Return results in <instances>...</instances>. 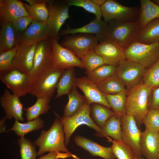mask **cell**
Here are the masks:
<instances>
[{"instance_id":"1","label":"cell","mask_w":159,"mask_h":159,"mask_svg":"<svg viewBox=\"0 0 159 159\" xmlns=\"http://www.w3.org/2000/svg\"><path fill=\"white\" fill-rule=\"evenodd\" d=\"M153 90L140 82L135 87L127 90L126 115L133 116L139 128L150 110L149 101Z\"/></svg>"},{"instance_id":"2","label":"cell","mask_w":159,"mask_h":159,"mask_svg":"<svg viewBox=\"0 0 159 159\" xmlns=\"http://www.w3.org/2000/svg\"><path fill=\"white\" fill-rule=\"evenodd\" d=\"M50 128L42 130L40 136L33 143L39 147L37 155L41 156L47 152L69 153L65 146L64 133L61 120L57 116Z\"/></svg>"},{"instance_id":"3","label":"cell","mask_w":159,"mask_h":159,"mask_svg":"<svg viewBox=\"0 0 159 159\" xmlns=\"http://www.w3.org/2000/svg\"><path fill=\"white\" fill-rule=\"evenodd\" d=\"M140 30L137 21L126 22L113 20L107 22V38L125 49L137 41Z\"/></svg>"},{"instance_id":"4","label":"cell","mask_w":159,"mask_h":159,"mask_svg":"<svg viewBox=\"0 0 159 159\" xmlns=\"http://www.w3.org/2000/svg\"><path fill=\"white\" fill-rule=\"evenodd\" d=\"M52 55L51 36L36 44L33 66L29 73L32 81V85L39 81L52 68Z\"/></svg>"},{"instance_id":"5","label":"cell","mask_w":159,"mask_h":159,"mask_svg":"<svg viewBox=\"0 0 159 159\" xmlns=\"http://www.w3.org/2000/svg\"><path fill=\"white\" fill-rule=\"evenodd\" d=\"M126 59L149 68L159 59V43L136 42L125 49Z\"/></svg>"},{"instance_id":"6","label":"cell","mask_w":159,"mask_h":159,"mask_svg":"<svg viewBox=\"0 0 159 159\" xmlns=\"http://www.w3.org/2000/svg\"><path fill=\"white\" fill-rule=\"evenodd\" d=\"M90 106L87 102L74 115L69 117H60L54 112L56 116L62 121L64 133L65 146L68 145L70 138L76 129L81 125H85L95 130L96 132L101 131V128L94 122L90 115Z\"/></svg>"},{"instance_id":"7","label":"cell","mask_w":159,"mask_h":159,"mask_svg":"<svg viewBox=\"0 0 159 159\" xmlns=\"http://www.w3.org/2000/svg\"><path fill=\"white\" fill-rule=\"evenodd\" d=\"M104 21L108 22L113 20L126 22L137 21L140 9L137 7L123 6L116 1L107 0L101 6Z\"/></svg>"},{"instance_id":"8","label":"cell","mask_w":159,"mask_h":159,"mask_svg":"<svg viewBox=\"0 0 159 159\" xmlns=\"http://www.w3.org/2000/svg\"><path fill=\"white\" fill-rule=\"evenodd\" d=\"M98 41L94 34L79 33L65 35L61 45L71 50L80 59L87 52L93 50Z\"/></svg>"},{"instance_id":"9","label":"cell","mask_w":159,"mask_h":159,"mask_svg":"<svg viewBox=\"0 0 159 159\" xmlns=\"http://www.w3.org/2000/svg\"><path fill=\"white\" fill-rule=\"evenodd\" d=\"M0 80L13 95L21 97L30 93L32 84L29 74L16 69L0 74Z\"/></svg>"},{"instance_id":"10","label":"cell","mask_w":159,"mask_h":159,"mask_svg":"<svg viewBox=\"0 0 159 159\" xmlns=\"http://www.w3.org/2000/svg\"><path fill=\"white\" fill-rule=\"evenodd\" d=\"M122 140L132 149L135 156L142 158L140 139L142 132L132 115L120 117Z\"/></svg>"},{"instance_id":"11","label":"cell","mask_w":159,"mask_h":159,"mask_svg":"<svg viewBox=\"0 0 159 159\" xmlns=\"http://www.w3.org/2000/svg\"><path fill=\"white\" fill-rule=\"evenodd\" d=\"M49 14L46 22L50 36L58 41L60 29L67 19L70 18L69 7L64 0L55 1L53 4L47 3Z\"/></svg>"},{"instance_id":"12","label":"cell","mask_w":159,"mask_h":159,"mask_svg":"<svg viewBox=\"0 0 159 159\" xmlns=\"http://www.w3.org/2000/svg\"><path fill=\"white\" fill-rule=\"evenodd\" d=\"M145 69L138 63L126 59L120 62L115 74L124 83L128 90L140 83Z\"/></svg>"},{"instance_id":"13","label":"cell","mask_w":159,"mask_h":159,"mask_svg":"<svg viewBox=\"0 0 159 159\" xmlns=\"http://www.w3.org/2000/svg\"><path fill=\"white\" fill-rule=\"evenodd\" d=\"M64 71L51 68L39 81L32 85L30 93L37 98H51Z\"/></svg>"},{"instance_id":"14","label":"cell","mask_w":159,"mask_h":159,"mask_svg":"<svg viewBox=\"0 0 159 159\" xmlns=\"http://www.w3.org/2000/svg\"><path fill=\"white\" fill-rule=\"evenodd\" d=\"M52 68L64 70L74 67L83 69L80 59L72 51L62 46L52 37Z\"/></svg>"},{"instance_id":"15","label":"cell","mask_w":159,"mask_h":159,"mask_svg":"<svg viewBox=\"0 0 159 159\" xmlns=\"http://www.w3.org/2000/svg\"><path fill=\"white\" fill-rule=\"evenodd\" d=\"M93 50L102 58L105 64L117 67L121 61L126 59L125 49L107 38L98 44Z\"/></svg>"},{"instance_id":"16","label":"cell","mask_w":159,"mask_h":159,"mask_svg":"<svg viewBox=\"0 0 159 159\" xmlns=\"http://www.w3.org/2000/svg\"><path fill=\"white\" fill-rule=\"evenodd\" d=\"M36 44L30 46H24L19 43L17 44L11 69H17L27 74L30 72L33 65Z\"/></svg>"},{"instance_id":"17","label":"cell","mask_w":159,"mask_h":159,"mask_svg":"<svg viewBox=\"0 0 159 159\" xmlns=\"http://www.w3.org/2000/svg\"><path fill=\"white\" fill-rule=\"evenodd\" d=\"M75 86L83 92L89 105L96 103L110 108L105 95L100 90L96 84L90 81L87 77L76 78Z\"/></svg>"},{"instance_id":"18","label":"cell","mask_w":159,"mask_h":159,"mask_svg":"<svg viewBox=\"0 0 159 159\" xmlns=\"http://www.w3.org/2000/svg\"><path fill=\"white\" fill-rule=\"evenodd\" d=\"M107 22L102 19L97 20L95 18L89 23L82 27L72 29L67 27L60 31L59 36L73 34L82 33L94 34L100 43L107 38Z\"/></svg>"},{"instance_id":"19","label":"cell","mask_w":159,"mask_h":159,"mask_svg":"<svg viewBox=\"0 0 159 159\" xmlns=\"http://www.w3.org/2000/svg\"><path fill=\"white\" fill-rule=\"evenodd\" d=\"M51 36L46 23L33 20L27 29L19 36V42L30 46Z\"/></svg>"},{"instance_id":"20","label":"cell","mask_w":159,"mask_h":159,"mask_svg":"<svg viewBox=\"0 0 159 159\" xmlns=\"http://www.w3.org/2000/svg\"><path fill=\"white\" fill-rule=\"evenodd\" d=\"M19 97L10 93L5 89L0 98V103L6 114L7 119H11L14 117L15 120L24 122L23 105L20 100Z\"/></svg>"},{"instance_id":"21","label":"cell","mask_w":159,"mask_h":159,"mask_svg":"<svg viewBox=\"0 0 159 159\" xmlns=\"http://www.w3.org/2000/svg\"><path fill=\"white\" fill-rule=\"evenodd\" d=\"M23 16H31L26 11L24 3L18 0H0V21L11 22Z\"/></svg>"},{"instance_id":"22","label":"cell","mask_w":159,"mask_h":159,"mask_svg":"<svg viewBox=\"0 0 159 159\" xmlns=\"http://www.w3.org/2000/svg\"><path fill=\"white\" fill-rule=\"evenodd\" d=\"M140 144L143 156L146 159H157L159 155V133L145 130L142 132Z\"/></svg>"},{"instance_id":"23","label":"cell","mask_w":159,"mask_h":159,"mask_svg":"<svg viewBox=\"0 0 159 159\" xmlns=\"http://www.w3.org/2000/svg\"><path fill=\"white\" fill-rule=\"evenodd\" d=\"M74 141L77 146L88 151L92 156H100L104 159L116 158L111 147L103 146L88 138L80 135H75Z\"/></svg>"},{"instance_id":"24","label":"cell","mask_w":159,"mask_h":159,"mask_svg":"<svg viewBox=\"0 0 159 159\" xmlns=\"http://www.w3.org/2000/svg\"><path fill=\"white\" fill-rule=\"evenodd\" d=\"M0 53L8 51L16 46L19 36L14 30L11 22H0Z\"/></svg>"},{"instance_id":"25","label":"cell","mask_w":159,"mask_h":159,"mask_svg":"<svg viewBox=\"0 0 159 159\" xmlns=\"http://www.w3.org/2000/svg\"><path fill=\"white\" fill-rule=\"evenodd\" d=\"M137 21L141 30L152 20L159 17V5L152 0H140Z\"/></svg>"},{"instance_id":"26","label":"cell","mask_w":159,"mask_h":159,"mask_svg":"<svg viewBox=\"0 0 159 159\" xmlns=\"http://www.w3.org/2000/svg\"><path fill=\"white\" fill-rule=\"evenodd\" d=\"M94 135L96 137L110 136L114 140H122L120 116L116 114L111 116L101 128V131L96 132Z\"/></svg>"},{"instance_id":"27","label":"cell","mask_w":159,"mask_h":159,"mask_svg":"<svg viewBox=\"0 0 159 159\" xmlns=\"http://www.w3.org/2000/svg\"><path fill=\"white\" fill-rule=\"evenodd\" d=\"M137 42L145 44L159 43V17L150 22L140 30Z\"/></svg>"},{"instance_id":"28","label":"cell","mask_w":159,"mask_h":159,"mask_svg":"<svg viewBox=\"0 0 159 159\" xmlns=\"http://www.w3.org/2000/svg\"><path fill=\"white\" fill-rule=\"evenodd\" d=\"M75 72L74 67L64 70L57 83V94L54 97L57 99L62 96L68 95L75 86Z\"/></svg>"},{"instance_id":"29","label":"cell","mask_w":159,"mask_h":159,"mask_svg":"<svg viewBox=\"0 0 159 159\" xmlns=\"http://www.w3.org/2000/svg\"><path fill=\"white\" fill-rule=\"evenodd\" d=\"M75 86L68 95V102L64 108L62 116L64 117H71L76 114L87 102L85 96L80 94Z\"/></svg>"},{"instance_id":"30","label":"cell","mask_w":159,"mask_h":159,"mask_svg":"<svg viewBox=\"0 0 159 159\" xmlns=\"http://www.w3.org/2000/svg\"><path fill=\"white\" fill-rule=\"evenodd\" d=\"M115 114L110 108L100 104L93 103L90 106V117L95 124L100 128L110 117Z\"/></svg>"},{"instance_id":"31","label":"cell","mask_w":159,"mask_h":159,"mask_svg":"<svg viewBox=\"0 0 159 159\" xmlns=\"http://www.w3.org/2000/svg\"><path fill=\"white\" fill-rule=\"evenodd\" d=\"M95 84L100 90L104 94L114 95L127 90L124 83L115 74Z\"/></svg>"},{"instance_id":"32","label":"cell","mask_w":159,"mask_h":159,"mask_svg":"<svg viewBox=\"0 0 159 159\" xmlns=\"http://www.w3.org/2000/svg\"><path fill=\"white\" fill-rule=\"evenodd\" d=\"M44 122L41 118H38L25 123H20L18 120H15L12 127L6 131H14L16 135L18 136L24 137V135L33 131L40 130L43 128Z\"/></svg>"},{"instance_id":"33","label":"cell","mask_w":159,"mask_h":159,"mask_svg":"<svg viewBox=\"0 0 159 159\" xmlns=\"http://www.w3.org/2000/svg\"><path fill=\"white\" fill-rule=\"evenodd\" d=\"M51 99L48 98H37L34 105L25 109L27 122L37 118L40 115L47 113L50 108L49 103Z\"/></svg>"},{"instance_id":"34","label":"cell","mask_w":159,"mask_h":159,"mask_svg":"<svg viewBox=\"0 0 159 159\" xmlns=\"http://www.w3.org/2000/svg\"><path fill=\"white\" fill-rule=\"evenodd\" d=\"M127 91V90L114 95L105 94L110 108L120 117L126 115Z\"/></svg>"},{"instance_id":"35","label":"cell","mask_w":159,"mask_h":159,"mask_svg":"<svg viewBox=\"0 0 159 159\" xmlns=\"http://www.w3.org/2000/svg\"><path fill=\"white\" fill-rule=\"evenodd\" d=\"M47 2L35 4L31 6L24 3V6L33 20L38 22L46 23L49 14Z\"/></svg>"},{"instance_id":"36","label":"cell","mask_w":159,"mask_h":159,"mask_svg":"<svg viewBox=\"0 0 159 159\" xmlns=\"http://www.w3.org/2000/svg\"><path fill=\"white\" fill-rule=\"evenodd\" d=\"M117 67L111 65L104 64L90 73H86L87 77L96 84L101 82L115 74Z\"/></svg>"},{"instance_id":"37","label":"cell","mask_w":159,"mask_h":159,"mask_svg":"<svg viewBox=\"0 0 159 159\" xmlns=\"http://www.w3.org/2000/svg\"><path fill=\"white\" fill-rule=\"evenodd\" d=\"M86 73H90L98 67L105 64L102 58L93 50L85 53L80 59Z\"/></svg>"},{"instance_id":"38","label":"cell","mask_w":159,"mask_h":159,"mask_svg":"<svg viewBox=\"0 0 159 159\" xmlns=\"http://www.w3.org/2000/svg\"><path fill=\"white\" fill-rule=\"evenodd\" d=\"M112 152L117 159H135V155L132 148L122 140H112Z\"/></svg>"},{"instance_id":"39","label":"cell","mask_w":159,"mask_h":159,"mask_svg":"<svg viewBox=\"0 0 159 159\" xmlns=\"http://www.w3.org/2000/svg\"><path fill=\"white\" fill-rule=\"evenodd\" d=\"M69 7L71 6L82 7L87 11L94 14L97 20L101 19L102 15L101 6L94 3L92 0H64Z\"/></svg>"},{"instance_id":"40","label":"cell","mask_w":159,"mask_h":159,"mask_svg":"<svg viewBox=\"0 0 159 159\" xmlns=\"http://www.w3.org/2000/svg\"><path fill=\"white\" fill-rule=\"evenodd\" d=\"M142 79V83L153 89L159 87V59L145 70Z\"/></svg>"},{"instance_id":"41","label":"cell","mask_w":159,"mask_h":159,"mask_svg":"<svg viewBox=\"0 0 159 159\" xmlns=\"http://www.w3.org/2000/svg\"><path fill=\"white\" fill-rule=\"evenodd\" d=\"M21 159H36V147L28 139L21 137L18 140Z\"/></svg>"},{"instance_id":"42","label":"cell","mask_w":159,"mask_h":159,"mask_svg":"<svg viewBox=\"0 0 159 159\" xmlns=\"http://www.w3.org/2000/svg\"><path fill=\"white\" fill-rule=\"evenodd\" d=\"M142 122L145 130L159 133V109H150Z\"/></svg>"},{"instance_id":"43","label":"cell","mask_w":159,"mask_h":159,"mask_svg":"<svg viewBox=\"0 0 159 159\" xmlns=\"http://www.w3.org/2000/svg\"><path fill=\"white\" fill-rule=\"evenodd\" d=\"M16 50V46L8 51L0 53V74L6 73L11 70L12 61Z\"/></svg>"},{"instance_id":"44","label":"cell","mask_w":159,"mask_h":159,"mask_svg":"<svg viewBox=\"0 0 159 159\" xmlns=\"http://www.w3.org/2000/svg\"><path fill=\"white\" fill-rule=\"evenodd\" d=\"M33 20L31 16H23L15 19L11 23L14 30L20 36L30 26Z\"/></svg>"},{"instance_id":"45","label":"cell","mask_w":159,"mask_h":159,"mask_svg":"<svg viewBox=\"0 0 159 159\" xmlns=\"http://www.w3.org/2000/svg\"><path fill=\"white\" fill-rule=\"evenodd\" d=\"M149 108L150 110L159 109V87L152 90L149 101Z\"/></svg>"},{"instance_id":"46","label":"cell","mask_w":159,"mask_h":159,"mask_svg":"<svg viewBox=\"0 0 159 159\" xmlns=\"http://www.w3.org/2000/svg\"><path fill=\"white\" fill-rule=\"evenodd\" d=\"M75 155L69 153H63L57 151L49 152L47 154L41 156L38 159H65L73 157Z\"/></svg>"},{"instance_id":"47","label":"cell","mask_w":159,"mask_h":159,"mask_svg":"<svg viewBox=\"0 0 159 159\" xmlns=\"http://www.w3.org/2000/svg\"><path fill=\"white\" fill-rule=\"evenodd\" d=\"M27 1L29 4L32 6L35 4H40L44 2H47V4L49 5L52 4H53L55 0H25Z\"/></svg>"},{"instance_id":"48","label":"cell","mask_w":159,"mask_h":159,"mask_svg":"<svg viewBox=\"0 0 159 159\" xmlns=\"http://www.w3.org/2000/svg\"><path fill=\"white\" fill-rule=\"evenodd\" d=\"M7 118L6 117H4L0 119V133L4 132H6V125L4 123L6 122Z\"/></svg>"},{"instance_id":"49","label":"cell","mask_w":159,"mask_h":159,"mask_svg":"<svg viewBox=\"0 0 159 159\" xmlns=\"http://www.w3.org/2000/svg\"><path fill=\"white\" fill-rule=\"evenodd\" d=\"M95 4L101 6L105 2V0H92Z\"/></svg>"},{"instance_id":"50","label":"cell","mask_w":159,"mask_h":159,"mask_svg":"<svg viewBox=\"0 0 159 159\" xmlns=\"http://www.w3.org/2000/svg\"><path fill=\"white\" fill-rule=\"evenodd\" d=\"M152 1L155 4L159 5V0H153Z\"/></svg>"},{"instance_id":"51","label":"cell","mask_w":159,"mask_h":159,"mask_svg":"<svg viewBox=\"0 0 159 159\" xmlns=\"http://www.w3.org/2000/svg\"><path fill=\"white\" fill-rule=\"evenodd\" d=\"M72 159H80L79 158L77 157L76 155H75L74 157H72Z\"/></svg>"},{"instance_id":"52","label":"cell","mask_w":159,"mask_h":159,"mask_svg":"<svg viewBox=\"0 0 159 159\" xmlns=\"http://www.w3.org/2000/svg\"><path fill=\"white\" fill-rule=\"evenodd\" d=\"M135 159H144V158H137L136 157Z\"/></svg>"},{"instance_id":"53","label":"cell","mask_w":159,"mask_h":159,"mask_svg":"<svg viewBox=\"0 0 159 159\" xmlns=\"http://www.w3.org/2000/svg\"><path fill=\"white\" fill-rule=\"evenodd\" d=\"M157 159H159V155L158 156V158H157Z\"/></svg>"}]
</instances>
